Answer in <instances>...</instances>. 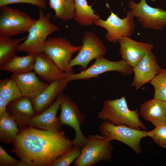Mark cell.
Instances as JSON below:
<instances>
[{"instance_id": "1", "label": "cell", "mask_w": 166, "mask_h": 166, "mask_svg": "<svg viewBox=\"0 0 166 166\" xmlns=\"http://www.w3.org/2000/svg\"><path fill=\"white\" fill-rule=\"evenodd\" d=\"M12 152L29 166H52L73 145L63 132L54 133L30 126L20 130Z\"/></svg>"}, {"instance_id": "2", "label": "cell", "mask_w": 166, "mask_h": 166, "mask_svg": "<svg viewBox=\"0 0 166 166\" xmlns=\"http://www.w3.org/2000/svg\"><path fill=\"white\" fill-rule=\"evenodd\" d=\"M98 117L100 120L108 121L116 125H125L139 130L146 129L139 119L138 110L129 109L125 96L119 99L105 100Z\"/></svg>"}, {"instance_id": "3", "label": "cell", "mask_w": 166, "mask_h": 166, "mask_svg": "<svg viewBox=\"0 0 166 166\" xmlns=\"http://www.w3.org/2000/svg\"><path fill=\"white\" fill-rule=\"evenodd\" d=\"M38 13V19L30 28L26 39L19 45L17 52H24L35 55L43 52L47 37L59 30L58 28L50 21V13L45 14L41 8Z\"/></svg>"}, {"instance_id": "4", "label": "cell", "mask_w": 166, "mask_h": 166, "mask_svg": "<svg viewBox=\"0 0 166 166\" xmlns=\"http://www.w3.org/2000/svg\"><path fill=\"white\" fill-rule=\"evenodd\" d=\"M113 149L111 141L103 136L90 135L73 165L91 166L101 160L109 161L112 157Z\"/></svg>"}, {"instance_id": "5", "label": "cell", "mask_w": 166, "mask_h": 166, "mask_svg": "<svg viewBox=\"0 0 166 166\" xmlns=\"http://www.w3.org/2000/svg\"><path fill=\"white\" fill-rule=\"evenodd\" d=\"M37 20L17 9L7 5L0 6V37L24 34Z\"/></svg>"}, {"instance_id": "6", "label": "cell", "mask_w": 166, "mask_h": 166, "mask_svg": "<svg viewBox=\"0 0 166 166\" xmlns=\"http://www.w3.org/2000/svg\"><path fill=\"white\" fill-rule=\"evenodd\" d=\"M104 137L111 141H119L131 148L136 154L142 152L140 146L141 140L147 136V131L133 128L123 125H116L107 120H103L99 127Z\"/></svg>"}, {"instance_id": "7", "label": "cell", "mask_w": 166, "mask_h": 166, "mask_svg": "<svg viewBox=\"0 0 166 166\" xmlns=\"http://www.w3.org/2000/svg\"><path fill=\"white\" fill-rule=\"evenodd\" d=\"M81 45H74L66 38L51 37L47 39L44 53L63 71L70 73L73 69L69 66L73 54L79 51Z\"/></svg>"}, {"instance_id": "8", "label": "cell", "mask_w": 166, "mask_h": 166, "mask_svg": "<svg viewBox=\"0 0 166 166\" xmlns=\"http://www.w3.org/2000/svg\"><path fill=\"white\" fill-rule=\"evenodd\" d=\"M60 108L59 119L61 124L73 129L75 136L71 140L72 143L73 145L82 148L86 142L87 138L83 134L81 125L85 121V116L80 111L76 103L66 95H63Z\"/></svg>"}, {"instance_id": "9", "label": "cell", "mask_w": 166, "mask_h": 166, "mask_svg": "<svg viewBox=\"0 0 166 166\" xmlns=\"http://www.w3.org/2000/svg\"><path fill=\"white\" fill-rule=\"evenodd\" d=\"M127 5L130 9L128 12L136 18L144 28L161 30L166 26V10L151 6L146 0H140L138 3L130 0Z\"/></svg>"}, {"instance_id": "10", "label": "cell", "mask_w": 166, "mask_h": 166, "mask_svg": "<svg viewBox=\"0 0 166 166\" xmlns=\"http://www.w3.org/2000/svg\"><path fill=\"white\" fill-rule=\"evenodd\" d=\"M111 71H118L125 76L133 73V68L124 60L113 61L104 57L95 59L94 63L85 70L77 73H70L66 77L69 82L77 80H87L93 78H98L100 75Z\"/></svg>"}, {"instance_id": "11", "label": "cell", "mask_w": 166, "mask_h": 166, "mask_svg": "<svg viewBox=\"0 0 166 166\" xmlns=\"http://www.w3.org/2000/svg\"><path fill=\"white\" fill-rule=\"evenodd\" d=\"M126 14V17L121 18L111 11L106 20L100 18L95 21L93 24L106 30L105 38L108 41L116 43L122 37H130L135 32L134 17L128 12Z\"/></svg>"}, {"instance_id": "12", "label": "cell", "mask_w": 166, "mask_h": 166, "mask_svg": "<svg viewBox=\"0 0 166 166\" xmlns=\"http://www.w3.org/2000/svg\"><path fill=\"white\" fill-rule=\"evenodd\" d=\"M82 45L77 55L72 59L69 66H81L82 71L87 69L89 62L93 59L104 57L106 48L103 41L94 33L86 31L82 38Z\"/></svg>"}, {"instance_id": "13", "label": "cell", "mask_w": 166, "mask_h": 166, "mask_svg": "<svg viewBox=\"0 0 166 166\" xmlns=\"http://www.w3.org/2000/svg\"><path fill=\"white\" fill-rule=\"evenodd\" d=\"M133 69L134 77L131 86L135 87L136 90L146 83H150L163 69L158 64L156 57L152 50L147 52Z\"/></svg>"}, {"instance_id": "14", "label": "cell", "mask_w": 166, "mask_h": 166, "mask_svg": "<svg viewBox=\"0 0 166 166\" xmlns=\"http://www.w3.org/2000/svg\"><path fill=\"white\" fill-rule=\"evenodd\" d=\"M63 95V93L60 94L51 106L34 115L29 121V126L54 133L63 132L61 129L62 125L57 114Z\"/></svg>"}, {"instance_id": "15", "label": "cell", "mask_w": 166, "mask_h": 166, "mask_svg": "<svg viewBox=\"0 0 166 166\" xmlns=\"http://www.w3.org/2000/svg\"><path fill=\"white\" fill-rule=\"evenodd\" d=\"M119 51L122 59L132 68H134L140 61L145 54L152 50L153 46L151 44L139 42L130 37H124L118 41Z\"/></svg>"}, {"instance_id": "16", "label": "cell", "mask_w": 166, "mask_h": 166, "mask_svg": "<svg viewBox=\"0 0 166 166\" xmlns=\"http://www.w3.org/2000/svg\"><path fill=\"white\" fill-rule=\"evenodd\" d=\"M69 82L66 77L51 82L47 87L32 101L35 115L40 113L51 106L58 96L65 89Z\"/></svg>"}, {"instance_id": "17", "label": "cell", "mask_w": 166, "mask_h": 166, "mask_svg": "<svg viewBox=\"0 0 166 166\" xmlns=\"http://www.w3.org/2000/svg\"><path fill=\"white\" fill-rule=\"evenodd\" d=\"M16 82L22 97L32 101L49 85L38 78L32 71L20 74H13L11 76Z\"/></svg>"}, {"instance_id": "18", "label": "cell", "mask_w": 166, "mask_h": 166, "mask_svg": "<svg viewBox=\"0 0 166 166\" xmlns=\"http://www.w3.org/2000/svg\"><path fill=\"white\" fill-rule=\"evenodd\" d=\"M33 70L42 80L50 83L66 77L69 74L60 69L44 52L36 55Z\"/></svg>"}, {"instance_id": "19", "label": "cell", "mask_w": 166, "mask_h": 166, "mask_svg": "<svg viewBox=\"0 0 166 166\" xmlns=\"http://www.w3.org/2000/svg\"><path fill=\"white\" fill-rule=\"evenodd\" d=\"M31 100L24 97L10 102L7 111L13 117L20 130L27 127L29 121L35 115Z\"/></svg>"}, {"instance_id": "20", "label": "cell", "mask_w": 166, "mask_h": 166, "mask_svg": "<svg viewBox=\"0 0 166 166\" xmlns=\"http://www.w3.org/2000/svg\"><path fill=\"white\" fill-rule=\"evenodd\" d=\"M140 113L156 127L166 122V101L153 98L140 105Z\"/></svg>"}, {"instance_id": "21", "label": "cell", "mask_w": 166, "mask_h": 166, "mask_svg": "<svg viewBox=\"0 0 166 166\" xmlns=\"http://www.w3.org/2000/svg\"><path fill=\"white\" fill-rule=\"evenodd\" d=\"M35 55L28 54L23 56L15 55L0 65V69L14 74L24 73L33 70Z\"/></svg>"}, {"instance_id": "22", "label": "cell", "mask_w": 166, "mask_h": 166, "mask_svg": "<svg viewBox=\"0 0 166 166\" xmlns=\"http://www.w3.org/2000/svg\"><path fill=\"white\" fill-rule=\"evenodd\" d=\"M13 117L6 111L0 114V140L11 144L16 138L20 129Z\"/></svg>"}, {"instance_id": "23", "label": "cell", "mask_w": 166, "mask_h": 166, "mask_svg": "<svg viewBox=\"0 0 166 166\" xmlns=\"http://www.w3.org/2000/svg\"><path fill=\"white\" fill-rule=\"evenodd\" d=\"M74 20L82 26H89L95 21L100 18L99 16L89 5L86 0H74Z\"/></svg>"}, {"instance_id": "24", "label": "cell", "mask_w": 166, "mask_h": 166, "mask_svg": "<svg viewBox=\"0 0 166 166\" xmlns=\"http://www.w3.org/2000/svg\"><path fill=\"white\" fill-rule=\"evenodd\" d=\"M50 8L55 12L54 17L67 21L74 19V0H48Z\"/></svg>"}, {"instance_id": "25", "label": "cell", "mask_w": 166, "mask_h": 166, "mask_svg": "<svg viewBox=\"0 0 166 166\" xmlns=\"http://www.w3.org/2000/svg\"><path fill=\"white\" fill-rule=\"evenodd\" d=\"M27 36L16 39L0 37V65L16 55L19 45Z\"/></svg>"}, {"instance_id": "26", "label": "cell", "mask_w": 166, "mask_h": 166, "mask_svg": "<svg viewBox=\"0 0 166 166\" xmlns=\"http://www.w3.org/2000/svg\"><path fill=\"white\" fill-rule=\"evenodd\" d=\"M22 97L18 85L12 78L0 79V98L10 102Z\"/></svg>"}, {"instance_id": "27", "label": "cell", "mask_w": 166, "mask_h": 166, "mask_svg": "<svg viewBox=\"0 0 166 166\" xmlns=\"http://www.w3.org/2000/svg\"><path fill=\"white\" fill-rule=\"evenodd\" d=\"M154 87V98L166 101V68L163 69L150 83Z\"/></svg>"}, {"instance_id": "28", "label": "cell", "mask_w": 166, "mask_h": 166, "mask_svg": "<svg viewBox=\"0 0 166 166\" xmlns=\"http://www.w3.org/2000/svg\"><path fill=\"white\" fill-rule=\"evenodd\" d=\"M82 148L73 145L68 151L57 158L52 166H69L79 156Z\"/></svg>"}, {"instance_id": "29", "label": "cell", "mask_w": 166, "mask_h": 166, "mask_svg": "<svg viewBox=\"0 0 166 166\" xmlns=\"http://www.w3.org/2000/svg\"><path fill=\"white\" fill-rule=\"evenodd\" d=\"M147 136L151 138L158 145L166 148V122L152 130L147 131Z\"/></svg>"}, {"instance_id": "30", "label": "cell", "mask_w": 166, "mask_h": 166, "mask_svg": "<svg viewBox=\"0 0 166 166\" xmlns=\"http://www.w3.org/2000/svg\"><path fill=\"white\" fill-rule=\"evenodd\" d=\"M0 166H28V164L21 160H18L13 157L0 146Z\"/></svg>"}, {"instance_id": "31", "label": "cell", "mask_w": 166, "mask_h": 166, "mask_svg": "<svg viewBox=\"0 0 166 166\" xmlns=\"http://www.w3.org/2000/svg\"><path fill=\"white\" fill-rule=\"evenodd\" d=\"M15 3L29 4L42 9H45L47 7L46 0H0V6Z\"/></svg>"}, {"instance_id": "32", "label": "cell", "mask_w": 166, "mask_h": 166, "mask_svg": "<svg viewBox=\"0 0 166 166\" xmlns=\"http://www.w3.org/2000/svg\"><path fill=\"white\" fill-rule=\"evenodd\" d=\"M9 102L8 101L0 98V114L7 111L6 107Z\"/></svg>"}, {"instance_id": "33", "label": "cell", "mask_w": 166, "mask_h": 166, "mask_svg": "<svg viewBox=\"0 0 166 166\" xmlns=\"http://www.w3.org/2000/svg\"><path fill=\"white\" fill-rule=\"evenodd\" d=\"M152 0L153 1H154L155 0Z\"/></svg>"}, {"instance_id": "34", "label": "cell", "mask_w": 166, "mask_h": 166, "mask_svg": "<svg viewBox=\"0 0 166 166\" xmlns=\"http://www.w3.org/2000/svg\"></svg>"}]
</instances>
